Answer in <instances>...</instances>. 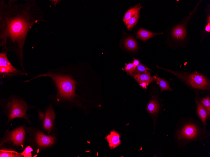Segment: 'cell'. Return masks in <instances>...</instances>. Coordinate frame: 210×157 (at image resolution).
Returning a JSON list of instances; mask_svg holds the SVG:
<instances>
[{
    "label": "cell",
    "mask_w": 210,
    "mask_h": 157,
    "mask_svg": "<svg viewBox=\"0 0 210 157\" xmlns=\"http://www.w3.org/2000/svg\"><path fill=\"white\" fill-rule=\"evenodd\" d=\"M15 1H0V45L5 51L15 53L24 71L23 49L27 35L35 24L46 21L35 0L20 4Z\"/></svg>",
    "instance_id": "1"
},
{
    "label": "cell",
    "mask_w": 210,
    "mask_h": 157,
    "mask_svg": "<svg viewBox=\"0 0 210 157\" xmlns=\"http://www.w3.org/2000/svg\"><path fill=\"white\" fill-rule=\"evenodd\" d=\"M43 76L51 77L55 82L58 90L59 95L64 98L70 99L75 96L76 81L70 77L50 73L41 74L34 78Z\"/></svg>",
    "instance_id": "2"
},
{
    "label": "cell",
    "mask_w": 210,
    "mask_h": 157,
    "mask_svg": "<svg viewBox=\"0 0 210 157\" xmlns=\"http://www.w3.org/2000/svg\"><path fill=\"white\" fill-rule=\"evenodd\" d=\"M7 55L6 51L0 54V78L26 74L13 66L8 60Z\"/></svg>",
    "instance_id": "3"
},
{
    "label": "cell",
    "mask_w": 210,
    "mask_h": 157,
    "mask_svg": "<svg viewBox=\"0 0 210 157\" xmlns=\"http://www.w3.org/2000/svg\"><path fill=\"white\" fill-rule=\"evenodd\" d=\"M7 107L9 111V120L16 118H22L27 119L26 114L27 106L24 102L14 98L8 103Z\"/></svg>",
    "instance_id": "4"
},
{
    "label": "cell",
    "mask_w": 210,
    "mask_h": 157,
    "mask_svg": "<svg viewBox=\"0 0 210 157\" xmlns=\"http://www.w3.org/2000/svg\"><path fill=\"white\" fill-rule=\"evenodd\" d=\"M192 87L198 89H207L209 86L208 80L202 74L195 72L183 78Z\"/></svg>",
    "instance_id": "5"
},
{
    "label": "cell",
    "mask_w": 210,
    "mask_h": 157,
    "mask_svg": "<svg viewBox=\"0 0 210 157\" xmlns=\"http://www.w3.org/2000/svg\"><path fill=\"white\" fill-rule=\"evenodd\" d=\"M201 133L198 127L189 123L185 125L178 133V138L180 139L188 140L196 139Z\"/></svg>",
    "instance_id": "6"
},
{
    "label": "cell",
    "mask_w": 210,
    "mask_h": 157,
    "mask_svg": "<svg viewBox=\"0 0 210 157\" xmlns=\"http://www.w3.org/2000/svg\"><path fill=\"white\" fill-rule=\"evenodd\" d=\"M25 134V130L24 128L22 127H20L11 133L10 139L14 144L19 145L23 143Z\"/></svg>",
    "instance_id": "7"
},
{
    "label": "cell",
    "mask_w": 210,
    "mask_h": 157,
    "mask_svg": "<svg viewBox=\"0 0 210 157\" xmlns=\"http://www.w3.org/2000/svg\"><path fill=\"white\" fill-rule=\"evenodd\" d=\"M55 114L52 107L50 106L46 110L43 123L44 128L50 132L53 126Z\"/></svg>",
    "instance_id": "8"
},
{
    "label": "cell",
    "mask_w": 210,
    "mask_h": 157,
    "mask_svg": "<svg viewBox=\"0 0 210 157\" xmlns=\"http://www.w3.org/2000/svg\"><path fill=\"white\" fill-rule=\"evenodd\" d=\"M38 144L42 147H47L53 144L55 141V138L52 136H46L43 133L38 132L36 136Z\"/></svg>",
    "instance_id": "9"
},
{
    "label": "cell",
    "mask_w": 210,
    "mask_h": 157,
    "mask_svg": "<svg viewBox=\"0 0 210 157\" xmlns=\"http://www.w3.org/2000/svg\"><path fill=\"white\" fill-rule=\"evenodd\" d=\"M131 76L139 84L145 82L149 84L152 82L154 79L151 76L150 73L147 71L139 74H132Z\"/></svg>",
    "instance_id": "10"
},
{
    "label": "cell",
    "mask_w": 210,
    "mask_h": 157,
    "mask_svg": "<svg viewBox=\"0 0 210 157\" xmlns=\"http://www.w3.org/2000/svg\"><path fill=\"white\" fill-rule=\"evenodd\" d=\"M119 137V135L116 132L113 131L110 132V134L106 137L110 147L114 148L120 144Z\"/></svg>",
    "instance_id": "11"
},
{
    "label": "cell",
    "mask_w": 210,
    "mask_h": 157,
    "mask_svg": "<svg viewBox=\"0 0 210 157\" xmlns=\"http://www.w3.org/2000/svg\"><path fill=\"white\" fill-rule=\"evenodd\" d=\"M173 36L177 39H183L186 35V31L183 27L178 25L172 31Z\"/></svg>",
    "instance_id": "12"
},
{
    "label": "cell",
    "mask_w": 210,
    "mask_h": 157,
    "mask_svg": "<svg viewBox=\"0 0 210 157\" xmlns=\"http://www.w3.org/2000/svg\"><path fill=\"white\" fill-rule=\"evenodd\" d=\"M160 34L151 32L143 29H141L137 33V38L145 41L152 37Z\"/></svg>",
    "instance_id": "13"
},
{
    "label": "cell",
    "mask_w": 210,
    "mask_h": 157,
    "mask_svg": "<svg viewBox=\"0 0 210 157\" xmlns=\"http://www.w3.org/2000/svg\"><path fill=\"white\" fill-rule=\"evenodd\" d=\"M142 7L141 5H137L129 9L127 11L123 18V20L126 25L129 19L134 15L138 11H139Z\"/></svg>",
    "instance_id": "14"
},
{
    "label": "cell",
    "mask_w": 210,
    "mask_h": 157,
    "mask_svg": "<svg viewBox=\"0 0 210 157\" xmlns=\"http://www.w3.org/2000/svg\"><path fill=\"white\" fill-rule=\"evenodd\" d=\"M197 111L198 115L201 119L204 125L206 124V119L208 114L206 108L202 103H198L197 106Z\"/></svg>",
    "instance_id": "15"
},
{
    "label": "cell",
    "mask_w": 210,
    "mask_h": 157,
    "mask_svg": "<svg viewBox=\"0 0 210 157\" xmlns=\"http://www.w3.org/2000/svg\"><path fill=\"white\" fill-rule=\"evenodd\" d=\"M159 105L157 101L152 99L149 102L146 106V110L152 114H155L158 111Z\"/></svg>",
    "instance_id": "16"
},
{
    "label": "cell",
    "mask_w": 210,
    "mask_h": 157,
    "mask_svg": "<svg viewBox=\"0 0 210 157\" xmlns=\"http://www.w3.org/2000/svg\"><path fill=\"white\" fill-rule=\"evenodd\" d=\"M124 44L125 48L130 51H134L138 48L136 41L131 37H129L125 39Z\"/></svg>",
    "instance_id": "17"
},
{
    "label": "cell",
    "mask_w": 210,
    "mask_h": 157,
    "mask_svg": "<svg viewBox=\"0 0 210 157\" xmlns=\"http://www.w3.org/2000/svg\"><path fill=\"white\" fill-rule=\"evenodd\" d=\"M157 81V84L159 85L161 89V92L165 90H171L168 83L164 79L159 77L157 75L153 77Z\"/></svg>",
    "instance_id": "18"
},
{
    "label": "cell",
    "mask_w": 210,
    "mask_h": 157,
    "mask_svg": "<svg viewBox=\"0 0 210 157\" xmlns=\"http://www.w3.org/2000/svg\"><path fill=\"white\" fill-rule=\"evenodd\" d=\"M139 11H138L127 22L126 25L129 29H131L137 23L139 16Z\"/></svg>",
    "instance_id": "19"
},
{
    "label": "cell",
    "mask_w": 210,
    "mask_h": 157,
    "mask_svg": "<svg viewBox=\"0 0 210 157\" xmlns=\"http://www.w3.org/2000/svg\"><path fill=\"white\" fill-rule=\"evenodd\" d=\"M22 155L19 154L16 152L8 150H2L0 151V157H20Z\"/></svg>",
    "instance_id": "20"
},
{
    "label": "cell",
    "mask_w": 210,
    "mask_h": 157,
    "mask_svg": "<svg viewBox=\"0 0 210 157\" xmlns=\"http://www.w3.org/2000/svg\"><path fill=\"white\" fill-rule=\"evenodd\" d=\"M148 70L150 71L151 70L144 65L140 63V64L136 67L133 74H139Z\"/></svg>",
    "instance_id": "21"
},
{
    "label": "cell",
    "mask_w": 210,
    "mask_h": 157,
    "mask_svg": "<svg viewBox=\"0 0 210 157\" xmlns=\"http://www.w3.org/2000/svg\"><path fill=\"white\" fill-rule=\"evenodd\" d=\"M125 70L127 73L132 75L135 70L136 67L132 63H129L128 64L125 63Z\"/></svg>",
    "instance_id": "22"
},
{
    "label": "cell",
    "mask_w": 210,
    "mask_h": 157,
    "mask_svg": "<svg viewBox=\"0 0 210 157\" xmlns=\"http://www.w3.org/2000/svg\"><path fill=\"white\" fill-rule=\"evenodd\" d=\"M201 103L206 108L208 113L210 114V99L209 96L203 98L201 101Z\"/></svg>",
    "instance_id": "23"
},
{
    "label": "cell",
    "mask_w": 210,
    "mask_h": 157,
    "mask_svg": "<svg viewBox=\"0 0 210 157\" xmlns=\"http://www.w3.org/2000/svg\"><path fill=\"white\" fill-rule=\"evenodd\" d=\"M32 151V149L30 146H28L21 154L25 157H31L32 155L31 152Z\"/></svg>",
    "instance_id": "24"
},
{
    "label": "cell",
    "mask_w": 210,
    "mask_h": 157,
    "mask_svg": "<svg viewBox=\"0 0 210 157\" xmlns=\"http://www.w3.org/2000/svg\"><path fill=\"white\" fill-rule=\"evenodd\" d=\"M134 58V60H133L132 63L136 67L140 64V61L138 60L135 59L134 58Z\"/></svg>",
    "instance_id": "25"
},
{
    "label": "cell",
    "mask_w": 210,
    "mask_h": 157,
    "mask_svg": "<svg viewBox=\"0 0 210 157\" xmlns=\"http://www.w3.org/2000/svg\"><path fill=\"white\" fill-rule=\"evenodd\" d=\"M140 85L144 88H146V86L148 85L147 83L145 82H142L139 83Z\"/></svg>",
    "instance_id": "26"
},
{
    "label": "cell",
    "mask_w": 210,
    "mask_h": 157,
    "mask_svg": "<svg viewBox=\"0 0 210 157\" xmlns=\"http://www.w3.org/2000/svg\"><path fill=\"white\" fill-rule=\"evenodd\" d=\"M209 22L206 25L205 30L206 31L208 32H210V21H208Z\"/></svg>",
    "instance_id": "27"
}]
</instances>
